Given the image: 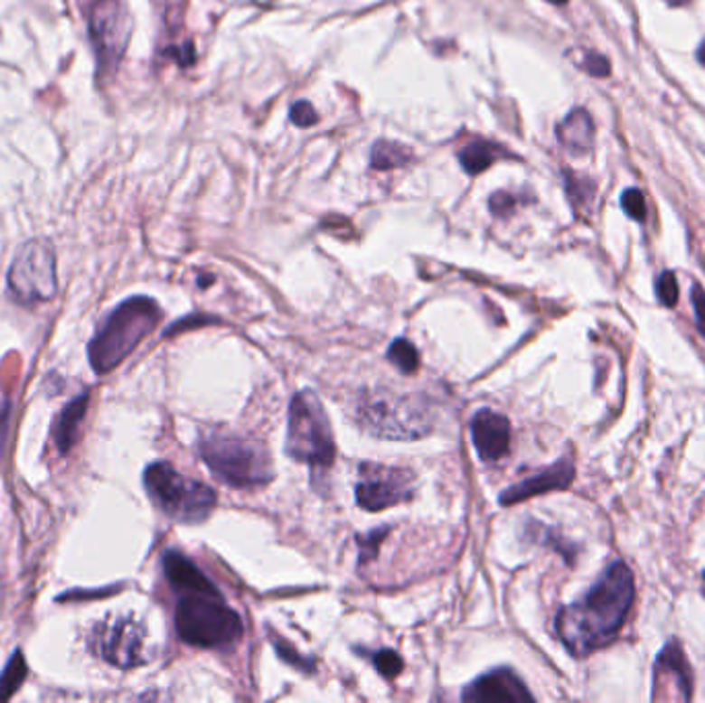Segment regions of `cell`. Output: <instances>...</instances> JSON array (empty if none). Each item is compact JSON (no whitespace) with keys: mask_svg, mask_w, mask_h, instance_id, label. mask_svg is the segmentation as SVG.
Masks as SVG:
<instances>
[{"mask_svg":"<svg viewBox=\"0 0 705 703\" xmlns=\"http://www.w3.org/2000/svg\"><path fill=\"white\" fill-rule=\"evenodd\" d=\"M671 677L674 685V691H679V699L689 701L693 698V675L689 669V662L682 651L681 643L677 640L668 642L656 658V666H653V680Z\"/></svg>","mask_w":705,"mask_h":703,"instance_id":"15","label":"cell"},{"mask_svg":"<svg viewBox=\"0 0 705 703\" xmlns=\"http://www.w3.org/2000/svg\"><path fill=\"white\" fill-rule=\"evenodd\" d=\"M291 122L296 124V127L310 128L318 122V114H315V109L310 101H297V104L291 108Z\"/></svg>","mask_w":705,"mask_h":703,"instance_id":"26","label":"cell"},{"mask_svg":"<svg viewBox=\"0 0 705 703\" xmlns=\"http://www.w3.org/2000/svg\"><path fill=\"white\" fill-rule=\"evenodd\" d=\"M557 138L574 155H584L592 149L594 143V122L586 109H574L559 127Z\"/></svg>","mask_w":705,"mask_h":703,"instance_id":"18","label":"cell"},{"mask_svg":"<svg viewBox=\"0 0 705 703\" xmlns=\"http://www.w3.org/2000/svg\"><path fill=\"white\" fill-rule=\"evenodd\" d=\"M143 481L151 501L175 522H202L217 503V493L209 485L183 477L167 463H153L146 466Z\"/></svg>","mask_w":705,"mask_h":703,"instance_id":"6","label":"cell"},{"mask_svg":"<svg viewBox=\"0 0 705 703\" xmlns=\"http://www.w3.org/2000/svg\"><path fill=\"white\" fill-rule=\"evenodd\" d=\"M164 571L167 582H170L178 592H215L207 576L198 569L193 561L183 558L178 551H167L164 555Z\"/></svg>","mask_w":705,"mask_h":703,"instance_id":"17","label":"cell"},{"mask_svg":"<svg viewBox=\"0 0 705 703\" xmlns=\"http://www.w3.org/2000/svg\"><path fill=\"white\" fill-rule=\"evenodd\" d=\"M410 159H413V153L400 143L378 141L371 149V167L380 172L399 170V167H405Z\"/></svg>","mask_w":705,"mask_h":703,"instance_id":"20","label":"cell"},{"mask_svg":"<svg viewBox=\"0 0 705 703\" xmlns=\"http://www.w3.org/2000/svg\"><path fill=\"white\" fill-rule=\"evenodd\" d=\"M11 400H3L0 402V463H3V454L6 448V439H9V429H11Z\"/></svg>","mask_w":705,"mask_h":703,"instance_id":"28","label":"cell"},{"mask_svg":"<svg viewBox=\"0 0 705 703\" xmlns=\"http://www.w3.org/2000/svg\"><path fill=\"white\" fill-rule=\"evenodd\" d=\"M145 635L143 623L132 617H116L93 627L91 643L108 664L128 670L146 662Z\"/></svg>","mask_w":705,"mask_h":703,"instance_id":"10","label":"cell"},{"mask_svg":"<svg viewBox=\"0 0 705 703\" xmlns=\"http://www.w3.org/2000/svg\"><path fill=\"white\" fill-rule=\"evenodd\" d=\"M388 361L394 363L402 373H415L418 370V353L413 342L407 339H396L388 349Z\"/></svg>","mask_w":705,"mask_h":703,"instance_id":"22","label":"cell"},{"mask_svg":"<svg viewBox=\"0 0 705 703\" xmlns=\"http://www.w3.org/2000/svg\"><path fill=\"white\" fill-rule=\"evenodd\" d=\"M621 207L631 219H634V221H644L645 212H648V209H645L644 194L635 188H629V190H625V192H623Z\"/></svg>","mask_w":705,"mask_h":703,"instance_id":"25","label":"cell"},{"mask_svg":"<svg viewBox=\"0 0 705 703\" xmlns=\"http://www.w3.org/2000/svg\"><path fill=\"white\" fill-rule=\"evenodd\" d=\"M691 304L695 310V322H697V331H700L705 336V291L701 285H693L691 291Z\"/></svg>","mask_w":705,"mask_h":703,"instance_id":"27","label":"cell"},{"mask_svg":"<svg viewBox=\"0 0 705 703\" xmlns=\"http://www.w3.org/2000/svg\"><path fill=\"white\" fill-rule=\"evenodd\" d=\"M285 450L293 460L310 464L314 471H326L334 463L333 427L322 402L310 390L297 392L291 400Z\"/></svg>","mask_w":705,"mask_h":703,"instance_id":"5","label":"cell"},{"mask_svg":"<svg viewBox=\"0 0 705 703\" xmlns=\"http://www.w3.org/2000/svg\"><path fill=\"white\" fill-rule=\"evenodd\" d=\"M373 664L386 679H394L402 670V658L392 650H380L373 654Z\"/></svg>","mask_w":705,"mask_h":703,"instance_id":"24","label":"cell"},{"mask_svg":"<svg viewBox=\"0 0 705 703\" xmlns=\"http://www.w3.org/2000/svg\"><path fill=\"white\" fill-rule=\"evenodd\" d=\"M273 643H275V648H277V651H278V656L285 658V661L293 662V664L299 666V669H304V670H312V669H314V664H312V662L307 664V662L304 661V658H297V656H296L297 651H296V650H291L289 646H285V643L278 642L277 637H275V640H273Z\"/></svg>","mask_w":705,"mask_h":703,"instance_id":"30","label":"cell"},{"mask_svg":"<svg viewBox=\"0 0 705 703\" xmlns=\"http://www.w3.org/2000/svg\"><path fill=\"white\" fill-rule=\"evenodd\" d=\"M668 3L674 5V6H682V5H687L689 0H668Z\"/></svg>","mask_w":705,"mask_h":703,"instance_id":"33","label":"cell"},{"mask_svg":"<svg viewBox=\"0 0 705 703\" xmlns=\"http://www.w3.org/2000/svg\"><path fill=\"white\" fill-rule=\"evenodd\" d=\"M549 3H553V5H565V3H568V0H549Z\"/></svg>","mask_w":705,"mask_h":703,"instance_id":"34","label":"cell"},{"mask_svg":"<svg viewBox=\"0 0 705 703\" xmlns=\"http://www.w3.org/2000/svg\"><path fill=\"white\" fill-rule=\"evenodd\" d=\"M87 408H89V392L79 394L77 398H72L69 405H66L61 413L56 415L54 425H52V439L56 444L58 452L66 456L72 448H75L77 439H79V431H80V423H83Z\"/></svg>","mask_w":705,"mask_h":703,"instance_id":"16","label":"cell"},{"mask_svg":"<svg viewBox=\"0 0 705 703\" xmlns=\"http://www.w3.org/2000/svg\"><path fill=\"white\" fill-rule=\"evenodd\" d=\"M502 155L503 153L497 145L489 143V141H473L458 153V159H460L462 170H465L466 173L479 175Z\"/></svg>","mask_w":705,"mask_h":703,"instance_id":"19","label":"cell"},{"mask_svg":"<svg viewBox=\"0 0 705 703\" xmlns=\"http://www.w3.org/2000/svg\"><path fill=\"white\" fill-rule=\"evenodd\" d=\"M697 61H700L703 67H705V42L700 46V50H697Z\"/></svg>","mask_w":705,"mask_h":703,"instance_id":"32","label":"cell"},{"mask_svg":"<svg viewBox=\"0 0 705 703\" xmlns=\"http://www.w3.org/2000/svg\"><path fill=\"white\" fill-rule=\"evenodd\" d=\"M701 590H703V596H705V571H703V588Z\"/></svg>","mask_w":705,"mask_h":703,"instance_id":"35","label":"cell"},{"mask_svg":"<svg viewBox=\"0 0 705 703\" xmlns=\"http://www.w3.org/2000/svg\"><path fill=\"white\" fill-rule=\"evenodd\" d=\"M656 293H658V299L663 302V305H666V307L677 305L679 283H677V277H674V273L666 270V273L660 275V279L656 281Z\"/></svg>","mask_w":705,"mask_h":703,"instance_id":"23","label":"cell"},{"mask_svg":"<svg viewBox=\"0 0 705 703\" xmlns=\"http://www.w3.org/2000/svg\"><path fill=\"white\" fill-rule=\"evenodd\" d=\"M6 283L21 304L50 302L58 291L56 254L46 239H29L11 262Z\"/></svg>","mask_w":705,"mask_h":703,"instance_id":"8","label":"cell"},{"mask_svg":"<svg viewBox=\"0 0 705 703\" xmlns=\"http://www.w3.org/2000/svg\"><path fill=\"white\" fill-rule=\"evenodd\" d=\"M584 69H586L588 75L598 77V79L611 75V64H608L606 58L600 56V54H594V52L586 56Z\"/></svg>","mask_w":705,"mask_h":703,"instance_id":"29","label":"cell"},{"mask_svg":"<svg viewBox=\"0 0 705 703\" xmlns=\"http://www.w3.org/2000/svg\"><path fill=\"white\" fill-rule=\"evenodd\" d=\"M27 675L29 669L24 658V651L14 650L11 661L5 666L3 675H0V703L9 701L13 695L24 687Z\"/></svg>","mask_w":705,"mask_h":703,"instance_id":"21","label":"cell"},{"mask_svg":"<svg viewBox=\"0 0 705 703\" xmlns=\"http://www.w3.org/2000/svg\"><path fill=\"white\" fill-rule=\"evenodd\" d=\"M89 38L99 75L116 72L130 40V14L124 0H91L87 9Z\"/></svg>","mask_w":705,"mask_h":703,"instance_id":"9","label":"cell"},{"mask_svg":"<svg viewBox=\"0 0 705 703\" xmlns=\"http://www.w3.org/2000/svg\"><path fill=\"white\" fill-rule=\"evenodd\" d=\"M415 477L409 471L381 464H362L357 483V503L367 511H380L413 500Z\"/></svg>","mask_w":705,"mask_h":703,"instance_id":"11","label":"cell"},{"mask_svg":"<svg viewBox=\"0 0 705 703\" xmlns=\"http://www.w3.org/2000/svg\"><path fill=\"white\" fill-rule=\"evenodd\" d=\"M470 431H473L475 448L484 463H494L508 454L512 427L503 415L483 408L475 415Z\"/></svg>","mask_w":705,"mask_h":703,"instance_id":"14","label":"cell"},{"mask_svg":"<svg viewBox=\"0 0 705 703\" xmlns=\"http://www.w3.org/2000/svg\"><path fill=\"white\" fill-rule=\"evenodd\" d=\"M355 417L367 434L388 439H417L431 431L429 407L418 397L370 392L359 400Z\"/></svg>","mask_w":705,"mask_h":703,"instance_id":"7","label":"cell"},{"mask_svg":"<svg viewBox=\"0 0 705 703\" xmlns=\"http://www.w3.org/2000/svg\"><path fill=\"white\" fill-rule=\"evenodd\" d=\"M574 477L576 466L571 463V458H561L559 463L542 468L540 473L520 481L518 485L505 489V492L499 495V503L513 505L549 492H561V489H568L571 483H574Z\"/></svg>","mask_w":705,"mask_h":703,"instance_id":"13","label":"cell"},{"mask_svg":"<svg viewBox=\"0 0 705 703\" xmlns=\"http://www.w3.org/2000/svg\"><path fill=\"white\" fill-rule=\"evenodd\" d=\"M175 632L196 648H219L240 640L241 619L215 592H183L175 606Z\"/></svg>","mask_w":705,"mask_h":703,"instance_id":"4","label":"cell"},{"mask_svg":"<svg viewBox=\"0 0 705 703\" xmlns=\"http://www.w3.org/2000/svg\"><path fill=\"white\" fill-rule=\"evenodd\" d=\"M462 699L470 703H497V701H510V703H522V701H534L532 693L526 689L516 672L510 669H497L489 675H483L470 683Z\"/></svg>","mask_w":705,"mask_h":703,"instance_id":"12","label":"cell"},{"mask_svg":"<svg viewBox=\"0 0 705 703\" xmlns=\"http://www.w3.org/2000/svg\"><path fill=\"white\" fill-rule=\"evenodd\" d=\"M489 207H491V211L495 212V215H508V212L513 209V199L505 192H497V194L491 196Z\"/></svg>","mask_w":705,"mask_h":703,"instance_id":"31","label":"cell"},{"mask_svg":"<svg viewBox=\"0 0 705 703\" xmlns=\"http://www.w3.org/2000/svg\"><path fill=\"white\" fill-rule=\"evenodd\" d=\"M161 307L155 299L135 295L122 302L101 322L98 333L91 336L87 355L95 373L106 376L116 370L145 336H149L161 322Z\"/></svg>","mask_w":705,"mask_h":703,"instance_id":"2","label":"cell"},{"mask_svg":"<svg viewBox=\"0 0 705 703\" xmlns=\"http://www.w3.org/2000/svg\"><path fill=\"white\" fill-rule=\"evenodd\" d=\"M198 450L212 474L231 487H262L275 477L270 454L256 439L215 434L202 437Z\"/></svg>","mask_w":705,"mask_h":703,"instance_id":"3","label":"cell"},{"mask_svg":"<svg viewBox=\"0 0 705 703\" xmlns=\"http://www.w3.org/2000/svg\"><path fill=\"white\" fill-rule=\"evenodd\" d=\"M634 598V574L625 563L615 561L582 598L557 613L555 632L571 656L584 658L615 640L625 625Z\"/></svg>","mask_w":705,"mask_h":703,"instance_id":"1","label":"cell"}]
</instances>
